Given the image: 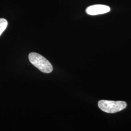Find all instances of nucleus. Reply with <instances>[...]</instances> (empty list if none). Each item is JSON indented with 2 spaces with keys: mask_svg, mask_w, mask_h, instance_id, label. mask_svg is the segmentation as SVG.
<instances>
[{
  "mask_svg": "<svg viewBox=\"0 0 131 131\" xmlns=\"http://www.w3.org/2000/svg\"><path fill=\"white\" fill-rule=\"evenodd\" d=\"M7 25V21L5 19L3 18L0 19V36L6 29Z\"/></svg>",
  "mask_w": 131,
  "mask_h": 131,
  "instance_id": "obj_4",
  "label": "nucleus"
},
{
  "mask_svg": "<svg viewBox=\"0 0 131 131\" xmlns=\"http://www.w3.org/2000/svg\"><path fill=\"white\" fill-rule=\"evenodd\" d=\"M28 57L31 63L42 72L49 73L53 70L50 62L41 55L36 52H31Z\"/></svg>",
  "mask_w": 131,
  "mask_h": 131,
  "instance_id": "obj_1",
  "label": "nucleus"
},
{
  "mask_svg": "<svg viewBox=\"0 0 131 131\" xmlns=\"http://www.w3.org/2000/svg\"><path fill=\"white\" fill-rule=\"evenodd\" d=\"M98 106L104 112L115 113L124 109L126 107L127 103L123 101L101 100L98 102Z\"/></svg>",
  "mask_w": 131,
  "mask_h": 131,
  "instance_id": "obj_2",
  "label": "nucleus"
},
{
  "mask_svg": "<svg viewBox=\"0 0 131 131\" xmlns=\"http://www.w3.org/2000/svg\"><path fill=\"white\" fill-rule=\"evenodd\" d=\"M110 11V8L107 5H95L87 7L85 12L91 16L105 14Z\"/></svg>",
  "mask_w": 131,
  "mask_h": 131,
  "instance_id": "obj_3",
  "label": "nucleus"
}]
</instances>
